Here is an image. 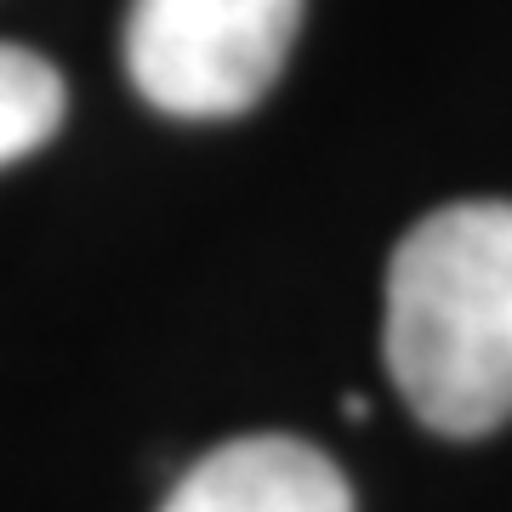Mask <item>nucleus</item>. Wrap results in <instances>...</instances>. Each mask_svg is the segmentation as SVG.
Here are the masks:
<instances>
[{"instance_id": "nucleus-3", "label": "nucleus", "mask_w": 512, "mask_h": 512, "mask_svg": "<svg viewBox=\"0 0 512 512\" xmlns=\"http://www.w3.org/2000/svg\"><path fill=\"white\" fill-rule=\"evenodd\" d=\"M160 512H353V490L325 450L285 433H251L194 461Z\"/></svg>"}, {"instance_id": "nucleus-2", "label": "nucleus", "mask_w": 512, "mask_h": 512, "mask_svg": "<svg viewBox=\"0 0 512 512\" xmlns=\"http://www.w3.org/2000/svg\"><path fill=\"white\" fill-rule=\"evenodd\" d=\"M296 29L302 0H131L126 74L160 114L228 120L274 92Z\"/></svg>"}, {"instance_id": "nucleus-4", "label": "nucleus", "mask_w": 512, "mask_h": 512, "mask_svg": "<svg viewBox=\"0 0 512 512\" xmlns=\"http://www.w3.org/2000/svg\"><path fill=\"white\" fill-rule=\"evenodd\" d=\"M63 74L29 46L0 40V165L35 154L63 126Z\"/></svg>"}, {"instance_id": "nucleus-1", "label": "nucleus", "mask_w": 512, "mask_h": 512, "mask_svg": "<svg viewBox=\"0 0 512 512\" xmlns=\"http://www.w3.org/2000/svg\"><path fill=\"white\" fill-rule=\"evenodd\" d=\"M382 353L399 399L444 439L512 421V200L444 205L399 239Z\"/></svg>"}]
</instances>
